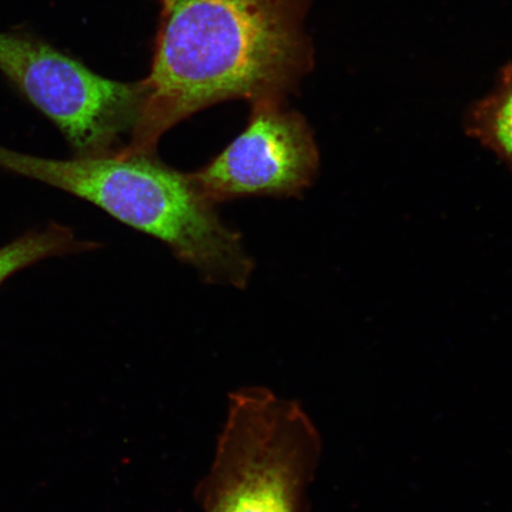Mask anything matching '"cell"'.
Masks as SVG:
<instances>
[{"label": "cell", "instance_id": "cell-1", "mask_svg": "<svg viewBox=\"0 0 512 512\" xmlns=\"http://www.w3.org/2000/svg\"><path fill=\"white\" fill-rule=\"evenodd\" d=\"M310 0H166L145 104L119 152L156 153L191 115L230 100L285 101L313 66Z\"/></svg>", "mask_w": 512, "mask_h": 512}, {"label": "cell", "instance_id": "cell-2", "mask_svg": "<svg viewBox=\"0 0 512 512\" xmlns=\"http://www.w3.org/2000/svg\"><path fill=\"white\" fill-rule=\"evenodd\" d=\"M0 170L34 179L94 204L115 220L165 243L209 284L246 288L254 261L190 174L156 153L113 152L50 159L0 146Z\"/></svg>", "mask_w": 512, "mask_h": 512}, {"label": "cell", "instance_id": "cell-3", "mask_svg": "<svg viewBox=\"0 0 512 512\" xmlns=\"http://www.w3.org/2000/svg\"><path fill=\"white\" fill-rule=\"evenodd\" d=\"M320 456L322 439L299 402L240 388L229 395L197 503L203 512H304Z\"/></svg>", "mask_w": 512, "mask_h": 512}, {"label": "cell", "instance_id": "cell-4", "mask_svg": "<svg viewBox=\"0 0 512 512\" xmlns=\"http://www.w3.org/2000/svg\"><path fill=\"white\" fill-rule=\"evenodd\" d=\"M0 73L59 128L75 157L123 149L145 104L143 80L107 79L28 30L0 31Z\"/></svg>", "mask_w": 512, "mask_h": 512}, {"label": "cell", "instance_id": "cell-5", "mask_svg": "<svg viewBox=\"0 0 512 512\" xmlns=\"http://www.w3.org/2000/svg\"><path fill=\"white\" fill-rule=\"evenodd\" d=\"M318 149L302 114L283 101L252 104L248 125L219 156L190 174L214 204L249 196L294 197L315 179Z\"/></svg>", "mask_w": 512, "mask_h": 512}, {"label": "cell", "instance_id": "cell-6", "mask_svg": "<svg viewBox=\"0 0 512 512\" xmlns=\"http://www.w3.org/2000/svg\"><path fill=\"white\" fill-rule=\"evenodd\" d=\"M94 242L76 238L73 229L50 222L43 229H32L0 247V287L18 272L50 258L93 251Z\"/></svg>", "mask_w": 512, "mask_h": 512}, {"label": "cell", "instance_id": "cell-7", "mask_svg": "<svg viewBox=\"0 0 512 512\" xmlns=\"http://www.w3.org/2000/svg\"><path fill=\"white\" fill-rule=\"evenodd\" d=\"M466 128L512 170V64L502 70L495 91L473 107Z\"/></svg>", "mask_w": 512, "mask_h": 512}, {"label": "cell", "instance_id": "cell-8", "mask_svg": "<svg viewBox=\"0 0 512 512\" xmlns=\"http://www.w3.org/2000/svg\"><path fill=\"white\" fill-rule=\"evenodd\" d=\"M165 2H166V0H160V4L165 3Z\"/></svg>", "mask_w": 512, "mask_h": 512}]
</instances>
